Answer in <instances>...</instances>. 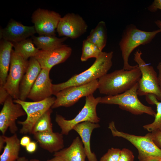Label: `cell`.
I'll use <instances>...</instances> for the list:
<instances>
[{"instance_id": "obj_41", "label": "cell", "mask_w": 161, "mask_h": 161, "mask_svg": "<svg viewBox=\"0 0 161 161\" xmlns=\"http://www.w3.org/2000/svg\"><path fill=\"white\" fill-rule=\"evenodd\" d=\"M16 161H29L25 157H19Z\"/></svg>"}, {"instance_id": "obj_43", "label": "cell", "mask_w": 161, "mask_h": 161, "mask_svg": "<svg viewBox=\"0 0 161 161\" xmlns=\"http://www.w3.org/2000/svg\"><path fill=\"white\" fill-rule=\"evenodd\" d=\"M160 161H161V158L160 160Z\"/></svg>"}, {"instance_id": "obj_28", "label": "cell", "mask_w": 161, "mask_h": 161, "mask_svg": "<svg viewBox=\"0 0 161 161\" xmlns=\"http://www.w3.org/2000/svg\"><path fill=\"white\" fill-rule=\"evenodd\" d=\"M82 50L80 60L82 62L86 61L91 58L96 59L102 52L96 45L86 39L83 42Z\"/></svg>"}, {"instance_id": "obj_12", "label": "cell", "mask_w": 161, "mask_h": 161, "mask_svg": "<svg viewBox=\"0 0 161 161\" xmlns=\"http://www.w3.org/2000/svg\"><path fill=\"white\" fill-rule=\"evenodd\" d=\"M13 99L10 95L8 96L0 112V130L2 135L8 129L11 133L16 134L18 130L16 120L26 114L21 105L14 103Z\"/></svg>"}, {"instance_id": "obj_13", "label": "cell", "mask_w": 161, "mask_h": 161, "mask_svg": "<svg viewBox=\"0 0 161 161\" xmlns=\"http://www.w3.org/2000/svg\"><path fill=\"white\" fill-rule=\"evenodd\" d=\"M87 28V24L81 16L69 13L61 17L56 31L59 36L75 39L85 33Z\"/></svg>"}, {"instance_id": "obj_14", "label": "cell", "mask_w": 161, "mask_h": 161, "mask_svg": "<svg viewBox=\"0 0 161 161\" xmlns=\"http://www.w3.org/2000/svg\"><path fill=\"white\" fill-rule=\"evenodd\" d=\"M72 49L64 44L51 50H39L34 57L39 63L41 69L49 71L56 65L65 62L71 55Z\"/></svg>"}, {"instance_id": "obj_23", "label": "cell", "mask_w": 161, "mask_h": 161, "mask_svg": "<svg viewBox=\"0 0 161 161\" xmlns=\"http://www.w3.org/2000/svg\"><path fill=\"white\" fill-rule=\"evenodd\" d=\"M68 38H59L53 36L39 35L31 36L34 44L38 49L45 51L53 50L63 44Z\"/></svg>"}, {"instance_id": "obj_8", "label": "cell", "mask_w": 161, "mask_h": 161, "mask_svg": "<svg viewBox=\"0 0 161 161\" xmlns=\"http://www.w3.org/2000/svg\"><path fill=\"white\" fill-rule=\"evenodd\" d=\"M98 86V80H97L86 84L65 88L55 94V100L51 108L71 106L81 97L93 94Z\"/></svg>"}, {"instance_id": "obj_35", "label": "cell", "mask_w": 161, "mask_h": 161, "mask_svg": "<svg viewBox=\"0 0 161 161\" xmlns=\"http://www.w3.org/2000/svg\"><path fill=\"white\" fill-rule=\"evenodd\" d=\"M25 148L27 152L32 153L34 152L37 149V143L34 141H31Z\"/></svg>"}, {"instance_id": "obj_18", "label": "cell", "mask_w": 161, "mask_h": 161, "mask_svg": "<svg viewBox=\"0 0 161 161\" xmlns=\"http://www.w3.org/2000/svg\"><path fill=\"white\" fill-rule=\"evenodd\" d=\"M63 134L52 131L38 132L33 134L34 138L42 148L50 153H55L64 148Z\"/></svg>"}, {"instance_id": "obj_5", "label": "cell", "mask_w": 161, "mask_h": 161, "mask_svg": "<svg viewBox=\"0 0 161 161\" xmlns=\"http://www.w3.org/2000/svg\"><path fill=\"white\" fill-rule=\"evenodd\" d=\"M101 97L95 98L91 94L86 97L85 105L79 113L70 120L66 119L62 116L56 114L55 121L61 129V133L67 135L76 125L85 121L98 123L100 118L97 115L96 108Z\"/></svg>"}, {"instance_id": "obj_10", "label": "cell", "mask_w": 161, "mask_h": 161, "mask_svg": "<svg viewBox=\"0 0 161 161\" xmlns=\"http://www.w3.org/2000/svg\"><path fill=\"white\" fill-rule=\"evenodd\" d=\"M108 128L113 136L122 137L134 146L138 154L161 157V149L154 143L149 133L144 136H139L121 131L116 129L113 121L109 123Z\"/></svg>"}, {"instance_id": "obj_20", "label": "cell", "mask_w": 161, "mask_h": 161, "mask_svg": "<svg viewBox=\"0 0 161 161\" xmlns=\"http://www.w3.org/2000/svg\"><path fill=\"white\" fill-rule=\"evenodd\" d=\"M54 156H60L65 161H85L86 157L83 143L78 136L69 147L54 153Z\"/></svg>"}, {"instance_id": "obj_37", "label": "cell", "mask_w": 161, "mask_h": 161, "mask_svg": "<svg viewBox=\"0 0 161 161\" xmlns=\"http://www.w3.org/2000/svg\"><path fill=\"white\" fill-rule=\"evenodd\" d=\"M157 69L158 71V75L159 83L161 91V62H159L157 66Z\"/></svg>"}, {"instance_id": "obj_40", "label": "cell", "mask_w": 161, "mask_h": 161, "mask_svg": "<svg viewBox=\"0 0 161 161\" xmlns=\"http://www.w3.org/2000/svg\"><path fill=\"white\" fill-rule=\"evenodd\" d=\"M155 24L159 28V29L161 30V20H157L154 21Z\"/></svg>"}, {"instance_id": "obj_29", "label": "cell", "mask_w": 161, "mask_h": 161, "mask_svg": "<svg viewBox=\"0 0 161 161\" xmlns=\"http://www.w3.org/2000/svg\"><path fill=\"white\" fill-rule=\"evenodd\" d=\"M121 150L112 148L100 158V161H118Z\"/></svg>"}, {"instance_id": "obj_22", "label": "cell", "mask_w": 161, "mask_h": 161, "mask_svg": "<svg viewBox=\"0 0 161 161\" xmlns=\"http://www.w3.org/2000/svg\"><path fill=\"white\" fill-rule=\"evenodd\" d=\"M6 145L0 156V161H16L20 148V140L16 134L10 137L5 136Z\"/></svg>"}, {"instance_id": "obj_38", "label": "cell", "mask_w": 161, "mask_h": 161, "mask_svg": "<svg viewBox=\"0 0 161 161\" xmlns=\"http://www.w3.org/2000/svg\"><path fill=\"white\" fill-rule=\"evenodd\" d=\"M5 136L2 135L0 136V152L2 151L4 149L5 146L4 144L5 143Z\"/></svg>"}, {"instance_id": "obj_34", "label": "cell", "mask_w": 161, "mask_h": 161, "mask_svg": "<svg viewBox=\"0 0 161 161\" xmlns=\"http://www.w3.org/2000/svg\"><path fill=\"white\" fill-rule=\"evenodd\" d=\"M161 158L157 157L145 156L139 154L138 156L139 161H160Z\"/></svg>"}, {"instance_id": "obj_32", "label": "cell", "mask_w": 161, "mask_h": 161, "mask_svg": "<svg viewBox=\"0 0 161 161\" xmlns=\"http://www.w3.org/2000/svg\"><path fill=\"white\" fill-rule=\"evenodd\" d=\"M148 10L151 12H155L158 10H161V0H154L148 7Z\"/></svg>"}, {"instance_id": "obj_36", "label": "cell", "mask_w": 161, "mask_h": 161, "mask_svg": "<svg viewBox=\"0 0 161 161\" xmlns=\"http://www.w3.org/2000/svg\"><path fill=\"white\" fill-rule=\"evenodd\" d=\"M21 145L26 147L31 142L30 137L27 136H23L20 140Z\"/></svg>"}, {"instance_id": "obj_25", "label": "cell", "mask_w": 161, "mask_h": 161, "mask_svg": "<svg viewBox=\"0 0 161 161\" xmlns=\"http://www.w3.org/2000/svg\"><path fill=\"white\" fill-rule=\"evenodd\" d=\"M12 43L14 52L26 60L35 57L40 50L34 46L32 39L27 38Z\"/></svg>"}, {"instance_id": "obj_6", "label": "cell", "mask_w": 161, "mask_h": 161, "mask_svg": "<svg viewBox=\"0 0 161 161\" xmlns=\"http://www.w3.org/2000/svg\"><path fill=\"white\" fill-rule=\"evenodd\" d=\"M142 52L137 50L134 55V60L137 64L141 76L138 82L137 90L139 96L152 94L157 99L161 101V91L159 86L157 73L153 66L146 63L142 58Z\"/></svg>"}, {"instance_id": "obj_21", "label": "cell", "mask_w": 161, "mask_h": 161, "mask_svg": "<svg viewBox=\"0 0 161 161\" xmlns=\"http://www.w3.org/2000/svg\"><path fill=\"white\" fill-rule=\"evenodd\" d=\"M12 43L1 39L0 42V85L4 86L10 69Z\"/></svg>"}, {"instance_id": "obj_44", "label": "cell", "mask_w": 161, "mask_h": 161, "mask_svg": "<svg viewBox=\"0 0 161 161\" xmlns=\"http://www.w3.org/2000/svg\"></svg>"}, {"instance_id": "obj_2", "label": "cell", "mask_w": 161, "mask_h": 161, "mask_svg": "<svg viewBox=\"0 0 161 161\" xmlns=\"http://www.w3.org/2000/svg\"><path fill=\"white\" fill-rule=\"evenodd\" d=\"M112 51H102L91 66L83 72L75 75L65 82L53 84V95L67 87L77 86L90 83L105 75L110 69L112 65Z\"/></svg>"}, {"instance_id": "obj_7", "label": "cell", "mask_w": 161, "mask_h": 161, "mask_svg": "<svg viewBox=\"0 0 161 161\" xmlns=\"http://www.w3.org/2000/svg\"><path fill=\"white\" fill-rule=\"evenodd\" d=\"M55 99L56 97L51 96L38 101L28 102L19 99H14V103L21 105L27 115L25 120L17 122L18 124L22 126L20 133L24 134H31L36 122L46 111L51 108Z\"/></svg>"}, {"instance_id": "obj_39", "label": "cell", "mask_w": 161, "mask_h": 161, "mask_svg": "<svg viewBox=\"0 0 161 161\" xmlns=\"http://www.w3.org/2000/svg\"><path fill=\"white\" fill-rule=\"evenodd\" d=\"M47 161H65L61 157L59 156H55L54 157Z\"/></svg>"}, {"instance_id": "obj_19", "label": "cell", "mask_w": 161, "mask_h": 161, "mask_svg": "<svg viewBox=\"0 0 161 161\" xmlns=\"http://www.w3.org/2000/svg\"><path fill=\"white\" fill-rule=\"evenodd\" d=\"M100 127L98 123L85 121L76 125L73 129L81 138L89 161H97L95 154L91 150L90 138L93 130Z\"/></svg>"}, {"instance_id": "obj_26", "label": "cell", "mask_w": 161, "mask_h": 161, "mask_svg": "<svg viewBox=\"0 0 161 161\" xmlns=\"http://www.w3.org/2000/svg\"><path fill=\"white\" fill-rule=\"evenodd\" d=\"M145 99L149 104L156 106L157 113L154 121L151 123L143 126V127L150 132L161 130V101H159L156 96L152 94L146 95Z\"/></svg>"}, {"instance_id": "obj_33", "label": "cell", "mask_w": 161, "mask_h": 161, "mask_svg": "<svg viewBox=\"0 0 161 161\" xmlns=\"http://www.w3.org/2000/svg\"><path fill=\"white\" fill-rule=\"evenodd\" d=\"M9 93L6 90L4 86L0 85V104H3L8 96Z\"/></svg>"}, {"instance_id": "obj_1", "label": "cell", "mask_w": 161, "mask_h": 161, "mask_svg": "<svg viewBox=\"0 0 161 161\" xmlns=\"http://www.w3.org/2000/svg\"><path fill=\"white\" fill-rule=\"evenodd\" d=\"M141 76L138 67L129 70L123 69L107 73L98 79L99 92L115 95L130 89L137 83Z\"/></svg>"}, {"instance_id": "obj_3", "label": "cell", "mask_w": 161, "mask_h": 161, "mask_svg": "<svg viewBox=\"0 0 161 161\" xmlns=\"http://www.w3.org/2000/svg\"><path fill=\"white\" fill-rule=\"evenodd\" d=\"M161 32L160 29L152 31H146L137 28L133 24L128 25L123 30L119 45L123 61V69L129 70L137 66L130 65L129 59L132 51L141 45L150 43L155 36Z\"/></svg>"}, {"instance_id": "obj_24", "label": "cell", "mask_w": 161, "mask_h": 161, "mask_svg": "<svg viewBox=\"0 0 161 161\" xmlns=\"http://www.w3.org/2000/svg\"><path fill=\"white\" fill-rule=\"evenodd\" d=\"M86 39L96 45L102 51L106 46L107 40V32L106 23L99 22L95 27L91 31Z\"/></svg>"}, {"instance_id": "obj_16", "label": "cell", "mask_w": 161, "mask_h": 161, "mask_svg": "<svg viewBox=\"0 0 161 161\" xmlns=\"http://www.w3.org/2000/svg\"><path fill=\"white\" fill-rule=\"evenodd\" d=\"M50 71L42 69L33 85L27 98L33 101L44 100L53 95L52 80L49 76Z\"/></svg>"}, {"instance_id": "obj_42", "label": "cell", "mask_w": 161, "mask_h": 161, "mask_svg": "<svg viewBox=\"0 0 161 161\" xmlns=\"http://www.w3.org/2000/svg\"><path fill=\"white\" fill-rule=\"evenodd\" d=\"M29 161H41L38 159H31Z\"/></svg>"}, {"instance_id": "obj_15", "label": "cell", "mask_w": 161, "mask_h": 161, "mask_svg": "<svg viewBox=\"0 0 161 161\" xmlns=\"http://www.w3.org/2000/svg\"><path fill=\"white\" fill-rule=\"evenodd\" d=\"M0 39L12 43L20 41L36 32L34 26H27L11 19L6 27L0 29Z\"/></svg>"}, {"instance_id": "obj_17", "label": "cell", "mask_w": 161, "mask_h": 161, "mask_svg": "<svg viewBox=\"0 0 161 161\" xmlns=\"http://www.w3.org/2000/svg\"><path fill=\"white\" fill-rule=\"evenodd\" d=\"M41 69L39 63L34 57L30 58L27 69L20 83L18 99L25 101L27 98Z\"/></svg>"}, {"instance_id": "obj_4", "label": "cell", "mask_w": 161, "mask_h": 161, "mask_svg": "<svg viewBox=\"0 0 161 161\" xmlns=\"http://www.w3.org/2000/svg\"><path fill=\"white\" fill-rule=\"evenodd\" d=\"M138 82L130 89L115 95L101 97L100 103L118 105L121 109L134 115L145 113L155 117L156 113L152 108L142 103L138 97Z\"/></svg>"}, {"instance_id": "obj_27", "label": "cell", "mask_w": 161, "mask_h": 161, "mask_svg": "<svg viewBox=\"0 0 161 161\" xmlns=\"http://www.w3.org/2000/svg\"><path fill=\"white\" fill-rule=\"evenodd\" d=\"M52 112L51 108L39 118L34 125L31 134H34L38 132L53 131L51 118Z\"/></svg>"}, {"instance_id": "obj_30", "label": "cell", "mask_w": 161, "mask_h": 161, "mask_svg": "<svg viewBox=\"0 0 161 161\" xmlns=\"http://www.w3.org/2000/svg\"><path fill=\"white\" fill-rule=\"evenodd\" d=\"M134 156L132 151L127 148L121 150L118 161H134Z\"/></svg>"}, {"instance_id": "obj_31", "label": "cell", "mask_w": 161, "mask_h": 161, "mask_svg": "<svg viewBox=\"0 0 161 161\" xmlns=\"http://www.w3.org/2000/svg\"><path fill=\"white\" fill-rule=\"evenodd\" d=\"M149 133L154 143L161 149V130H157Z\"/></svg>"}, {"instance_id": "obj_11", "label": "cell", "mask_w": 161, "mask_h": 161, "mask_svg": "<svg viewBox=\"0 0 161 161\" xmlns=\"http://www.w3.org/2000/svg\"><path fill=\"white\" fill-rule=\"evenodd\" d=\"M61 15L54 11L38 8L32 13V21L39 35L56 36Z\"/></svg>"}, {"instance_id": "obj_9", "label": "cell", "mask_w": 161, "mask_h": 161, "mask_svg": "<svg viewBox=\"0 0 161 161\" xmlns=\"http://www.w3.org/2000/svg\"><path fill=\"white\" fill-rule=\"evenodd\" d=\"M29 65L24 59L12 50L9 72L4 87L14 99H18L19 86Z\"/></svg>"}]
</instances>
